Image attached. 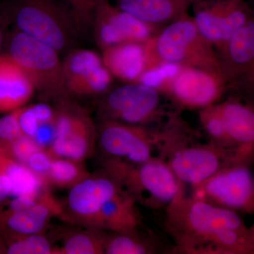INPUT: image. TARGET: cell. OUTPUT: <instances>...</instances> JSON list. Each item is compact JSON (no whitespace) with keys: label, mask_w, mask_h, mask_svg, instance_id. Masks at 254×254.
I'll return each instance as SVG.
<instances>
[{"label":"cell","mask_w":254,"mask_h":254,"mask_svg":"<svg viewBox=\"0 0 254 254\" xmlns=\"http://www.w3.org/2000/svg\"><path fill=\"white\" fill-rule=\"evenodd\" d=\"M168 133H150L141 126L103 120L97 129V141L105 158L142 164L155 158V148L165 145Z\"/></svg>","instance_id":"30bf717a"},{"label":"cell","mask_w":254,"mask_h":254,"mask_svg":"<svg viewBox=\"0 0 254 254\" xmlns=\"http://www.w3.org/2000/svg\"><path fill=\"white\" fill-rule=\"evenodd\" d=\"M54 158L48 150L41 148L30 156L26 166L37 176L41 177L47 184V176Z\"/></svg>","instance_id":"836d02e7"},{"label":"cell","mask_w":254,"mask_h":254,"mask_svg":"<svg viewBox=\"0 0 254 254\" xmlns=\"http://www.w3.org/2000/svg\"><path fill=\"white\" fill-rule=\"evenodd\" d=\"M0 175L9 179L13 185L12 196L32 195L39 196L48 185L41 177L9 154L4 145L0 143Z\"/></svg>","instance_id":"7402d4cb"},{"label":"cell","mask_w":254,"mask_h":254,"mask_svg":"<svg viewBox=\"0 0 254 254\" xmlns=\"http://www.w3.org/2000/svg\"><path fill=\"white\" fill-rule=\"evenodd\" d=\"M215 48L227 91L254 105V18L228 41Z\"/></svg>","instance_id":"52a82bcc"},{"label":"cell","mask_w":254,"mask_h":254,"mask_svg":"<svg viewBox=\"0 0 254 254\" xmlns=\"http://www.w3.org/2000/svg\"><path fill=\"white\" fill-rule=\"evenodd\" d=\"M0 254H1V252H0Z\"/></svg>","instance_id":"60d3db41"},{"label":"cell","mask_w":254,"mask_h":254,"mask_svg":"<svg viewBox=\"0 0 254 254\" xmlns=\"http://www.w3.org/2000/svg\"><path fill=\"white\" fill-rule=\"evenodd\" d=\"M254 158L232 162L200 185L193 196L245 213L254 214Z\"/></svg>","instance_id":"8992f818"},{"label":"cell","mask_w":254,"mask_h":254,"mask_svg":"<svg viewBox=\"0 0 254 254\" xmlns=\"http://www.w3.org/2000/svg\"><path fill=\"white\" fill-rule=\"evenodd\" d=\"M4 4L14 28L46 43L60 55L72 50L81 34L62 0H11Z\"/></svg>","instance_id":"7a4b0ae2"},{"label":"cell","mask_w":254,"mask_h":254,"mask_svg":"<svg viewBox=\"0 0 254 254\" xmlns=\"http://www.w3.org/2000/svg\"><path fill=\"white\" fill-rule=\"evenodd\" d=\"M211 46L200 36L193 18L185 15L168 23L156 38L145 43L146 68L158 60L221 74Z\"/></svg>","instance_id":"277c9868"},{"label":"cell","mask_w":254,"mask_h":254,"mask_svg":"<svg viewBox=\"0 0 254 254\" xmlns=\"http://www.w3.org/2000/svg\"><path fill=\"white\" fill-rule=\"evenodd\" d=\"M200 36L217 47L254 18V6L245 0H196L191 6Z\"/></svg>","instance_id":"8fae6325"},{"label":"cell","mask_w":254,"mask_h":254,"mask_svg":"<svg viewBox=\"0 0 254 254\" xmlns=\"http://www.w3.org/2000/svg\"><path fill=\"white\" fill-rule=\"evenodd\" d=\"M181 69L182 66L176 64L160 63L145 68L136 82L158 90L164 84V81L173 79Z\"/></svg>","instance_id":"f1b7e54d"},{"label":"cell","mask_w":254,"mask_h":254,"mask_svg":"<svg viewBox=\"0 0 254 254\" xmlns=\"http://www.w3.org/2000/svg\"><path fill=\"white\" fill-rule=\"evenodd\" d=\"M165 155L170 168L179 181L192 188L203 184L224 167L252 155L231 153L216 145H188L178 140L167 149Z\"/></svg>","instance_id":"ba28073f"},{"label":"cell","mask_w":254,"mask_h":254,"mask_svg":"<svg viewBox=\"0 0 254 254\" xmlns=\"http://www.w3.org/2000/svg\"><path fill=\"white\" fill-rule=\"evenodd\" d=\"M3 145L11 156L14 157L18 162L25 165L27 163L28 158L33 153L37 150L41 149V147L37 144L33 138L24 136V135L9 144Z\"/></svg>","instance_id":"d6a6232c"},{"label":"cell","mask_w":254,"mask_h":254,"mask_svg":"<svg viewBox=\"0 0 254 254\" xmlns=\"http://www.w3.org/2000/svg\"><path fill=\"white\" fill-rule=\"evenodd\" d=\"M113 81V75L105 65L95 69L85 80L76 93V95L91 96L101 95L109 91Z\"/></svg>","instance_id":"f546056e"},{"label":"cell","mask_w":254,"mask_h":254,"mask_svg":"<svg viewBox=\"0 0 254 254\" xmlns=\"http://www.w3.org/2000/svg\"><path fill=\"white\" fill-rule=\"evenodd\" d=\"M18 123L23 134L31 138H33L36 134L40 125L30 106H23L20 108Z\"/></svg>","instance_id":"e575fe53"},{"label":"cell","mask_w":254,"mask_h":254,"mask_svg":"<svg viewBox=\"0 0 254 254\" xmlns=\"http://www.w3.org/2000/svg\"><path fill=\"white\" fill-rule=\"evenodd\" d=\"M216 106L232 145L254 153V105L231 96Z\"/></svg>","instance_id":"2e32d148"},{"label":"cell","mask_w":254,"mask_h":254,"mask_svg":"<svg viewBox=\"0 0 254 254\" xmlns=\"http://www.w3.org/2000/svg\"><path fill=\"white\" fill-rule=\"evenodd\" d=\"M36 91L27 75L6 55H0V113L22 108Z\"/></svg>","instance_id":"ac0fdd59"},{"label":"cell","mask_w":254,"mask_h":254,"mask_svg":"<svg viewBox=\"0 0 254 254\" xmlns=\"http://www.w3.org/2000/svg\"><path fill=\"white\" fill-rule=\"evenodd\" d=\"M103 64L113 76L125 81H137L147 66L143 43L126 42L103 50Z\"/></svg>","instance_id":"ffe728a7"},{"label":"cell","mask_w":254,"mask_h":254,"mask_svg":"<svg viewBox=\"0 0 254 254\" xmlns=\"http://www.w3.org/2000/svg\"><path fill=\"white\" fill-rule=\"evenodd\" d=\"M172 81L174 98L190 108L203 109L213 105L227 91L221 75L201 68L182 67Z\"/></svg>","instance_id":"5bb4252c"},{"label":"cell","mask_w":254,"mask_h":254,"mask_svg":"<svg viewBox=\"0 0 254 254\" xmlns=\"http://www.w3.org/2000/svg\"><path fill=\"white\" fill-rule=\"evenodd\" d=\"M119 9L151 25L165 24L188 14L196 0H108Z\"/></svg>","instance_id":"e0dca14e"},{"label":"cell","mask_w":254,"mask_h":254,"mask_svg":"<svg viewBox=\"0 0 254 254\" xmlns=\"http://www.w3.org/2000/svg\"><path fill=\"white\" fill-rule=\"evenodd\" d=\"M65 237L63 246L55 247V254H103L108 234L103 230L88 228Z\"/></svg>","instance_id":"cb8c5ba5"},{"label":"cell","mask_w":254,"mask_h":254,"mask_svg":"<svg viewBox=\"0 0 254 254\" xmlns=\"http://www.w3.org/2000/svg\"><path fill=\"white\" fill-rule=\"evenodd\" d=\"M4 46V55L24 71L41 96L58 101L67 97L63 63L57 50L16 28L6 36Z\"/></svg>","instance_id":"5b68a950"},{"label":"cell","mask_w":254,"mask_h":254,"mask_svg":"<svg viewBox=\"0 0 254 254\" xmlns=\"http://www.w3.org/2000/svg\"><path fill=\"white\" fill-rule=\"evenodd\" d=\"M69 10L80 33H86L93 24L96 0H62Z\"/></svg>","instance_id":"4dcf8cb0"},{"label":"cell","mask_w":254,"mask_h":254,"mask_svg":"<svg viewBox=\"0 0 254 254\" xmlns=\"http://www.w3.org/2000/svg\"><path fill=\"white\" fill-rule=\"evenodd\" d=\"M13 185L9 179L0 175V203L7 199L11 195Z\"/></svg>","instance_id":"f35d334b"},{"label":"cell","mask_w":254,"mask_h":254,"mask_svg":"<svg viewBox=\"0 0 254 254\" xmlns=\"http://www.w3.org/2000/svg\"><path fill=\"white\" fill-rule=\"evenodd\" d=\"M103 161L105 171L136 203L145 207L167 208L184 193L183 185L160 157L138 165L113 158H105Z\"/></svg>","instance_id":"3957f363"},{"label":"cell","mask_w":254,"mask_h":254,"mask_svg":"<svg viewBox=\"0 0 254 254\" xmlns=\"http://www.w3.org/2000/svg\"><path fill=\"white\" fill-rule=\"evenodd\" d=\"M90 175L82 162L67 158H54L46 182L48 186L71 189Z\"/></svg>","instance_id":"484cf974"},{"label":"cell","mask_w":254,"mask_h":254,"mask_svg":"<svg viewBox=\"0 0 254 254\" xmlns=\"http://www.w3.org/2000/svg\"><path fill=\"white\" fill-rule=\"evenodd\" d=\"M103 65L102 58L93 50H71L63 63L64 77L68 93L76 95L85 80Z\"/></svg>","instance_id":"603a6c76"},{"label":"cell","mask_w":254,"mask_h":254,"mask_svg":"<svg viewBox=\"0 0 254 254\" xmlns=\"http://www.w3.org/2000/svg\"><path fill=\"white\" fill-rule=\"evenodd\" d=\"M248 239L251 254H254V224L250 227H248Z\"/></svg>","instance_id":"ab89813d"},{"label":"cell","mask_w":254,"mask_h":254,"mask_svg":"<svg viewBox=\"0 0 254 254\" xmlns=\"http://www.w3.org/2000/svg\"><path fill=\"white\" fill-rule=\"evenodd\" d=\"M166 212L165 228L180 253L251 254L248 227L235 210L182 193Z\"/></svg>","instance_id":"6da1fadb"},{"label":"cell","mask_w":254,"mask_h":254,"mask_svg":"<svg viewBox=\"0 0 254 254\" xmlns=\"http://www.w3.org/2000/svg\"></svg>","instance_id":"b9f144b4"},{"label":"cell","mask_w":254,"mask_h":254,"mask_svg":"<svg viewBox=\"0 0 254 254\" xmlns=\"http://www.w3.org/2000/svg\"><path fill=\"white\" fill-rule=\"evenodd\" d=\"M63 215V206L48 190L34 204L16 211L0 210V230L16 235L41 234L55 215Z\"/></svg>","instance_id":"9a60e30c"},{"label":"cell","mask_w":254,"mask_h":254,"mask_svg":"<svg viewBox=\"0 0 254 254\" xmlns=\"http://www.w3.org/2000/svg\"><path fill=\"white\" fill-rule=\"evenodd\" d=\"M20 108L0 118V143L7 145L23 136L18 115Z\"/></svg>","instance_id":"1f68e13d"},{"label":"cell","mask_w":254,"mask_h":254,"mask_svg":"<svg viewBox=\"0 0 254 254\" xmlns=\"http://www.w3.org/2000/svg\"><path fill=\"white\" fill-rule=\"evenodd\" d=\"M156 251L153 242L141 236L137 230L108 234L105 245L106 254H148Z\"/></svg>","instance_id":"d4e9b609"},{"label":"cell","mask_w":254,"mask_h":254,"mask_svg":"<svg viewBox=\"0 0 254 254\" xmlns=\"http://www.w3.org/2000/svg\"><path fill=\"white\" fill-rule=\"evenodd\" d=\"M94 15L106 20L118 33L123 43H145L153 36L154 26L119 9L108 0L95 1Z\"/></svg>","instance_id":"44dd1931"},{"label":"cell","mask_w":254,"mask_h":254,"mask_svg":"<svg viewBox=\"0 0 254 254\" xmlns=\"http://www.w3.org/2000/svg\"><path fill=\"white\" fill-rule=\"evenodd\" d=\"M199 116L200 123L203 130L210 139V143L231 153L243 155L253 154V153L237 149L230 143L216 104L214 103L203 108L200 111Z\"/></svg>","instance_id":"4316f807"},{"label":"cell","mask_w":254,"mask_h":254,"mask_svg":"<svg viewBox=\"0 0 254 254\" xmlns=\"http://www.w3.org/2000/svg\"><path fill=\"white\" fill-rule=\"evenodd\" d=\"M56 137V126L55 123H41L38 127L33 140L41 148L48 150L53 145Z\"/></svg>","instance_id":"d590c367"},{"label":"cell","mask_w":254,"mask_h":254,"mask_svg":"<svg viewBox=\"0 0 254 254\" xmlns=\"http://www.w3.org/2000/svg\"><path fill=\"white\" fill-rule=\"evenodd\" d=\"M11 24L9 16L5 9L4 2L0 1V50L4 46L6 38V29L8 26Z\"/></svg>","instance_id":"74e56055"},{"label":"cell","mask_w":254,"mask_h":254,"mask_svg":"<svg viewBox=\"0 0 254 254\" xmlns=\"http://www.w3.org/2000/svg\"><path fill=\"white\" fill-rule=\"evenodd\" d=\"M55 120L56 137L48 150L55 158L83 163L94 153L97 129L88 113L66 98L59 100Z\"/></svg>","instance_id":"9c48e42d"},{"label":"cell","mask_w":254,"mask_h":254,"mask_svg":"<svg viewBox=\"0 0 254 254\" xmlns=\"http://www.w3.org/2000/svg\"><path fill=\"white\" fill-rule=\"evenodd\" d=\"M140 225L136 201L123 189L102 207L91 228L111 232L137 230Z\"/></svg>","instance_id":"d6986e66"},{"label":"cell","mask_w":254,"mask_h":254,"mask_svg":"<svg viewBox=\"0 0 254 254\" xmlns=\"http://www.w3.org/2000/svg\"><path fill=\"white\" fill-rule=\"evenodd\" d=\"M30 107L40 124L55 123L56 120V109H53L47 103H37Z\"/></svg>","instance_id":"8d00e7d4"},{"label":"cell","mask_w":254,"mask_h":254,"mask_svg":"<svg viewBox=\"0 0 254 254\" xmlns=\"http://www.w3.org/2000/svg\"><path fill=\"white\" fill-rule=\"evenodd\" d=\"M120 184L105 173L88 177L69 189L63 216L91 228L102 207L122 190Z\"/></svg>","instance_id":"4fadbf2b"},{"label":"cell","mask_w":254,"mask_h":254,"mask_svg":"<svg viewBox=\"0 0 254 254\" xmlns=\"http://www.w3.org/2000/svg\"><path fill=\"white\" fill-rule=\"evenodd\" d=\"M6 242L2 253L9 254H55V247L41 234L16 235L3 233Z\"/></svg>","instance_id":"83f0119b"},{"label":"cell","mask_w":254,"mask_h":254,"mask_svg":"<svg viewBox=\"0 0 254 254\" xmlns=\"http://www.w3.org/2000/svg\"><path fill=\"white\" fill-rule=\"evenodd\" d=\"M160 105L158 90L131 82L107 91L99 111L103 120L141 126L158 116Z\"/></svg>","instance_id":"7c38bea8"}]
</instances>
